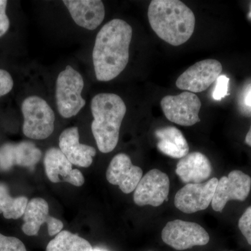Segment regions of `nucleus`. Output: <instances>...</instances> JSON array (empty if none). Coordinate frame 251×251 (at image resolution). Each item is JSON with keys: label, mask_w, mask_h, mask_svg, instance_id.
I'll use <instances>...</instances> for the list:
<instances>
[{"label": "nucleus", "mask_w": 251, "mask_h": 251, "mask_svg": "<svg viewBox=\"0 0 251 251\" xmlns=\"http://www.w3.org/2000/svg\"><path fill=\"white\" fill-rule=\"evenodd\" d=\"M133 29L122 19L109 21L96 37L92 58L96 77L108 82L115 79L126 67Z\"/></svg>", "instance_id": "1"}, {"label": "nucleus", "mask_w": 251, "mask_h": 251, "mask_svg": "<svg viewBox=\"0 0 251 251\" xmlns=\"http://www.w3.org/2000/svg\"><path fill=\"white\" fill-rule=\"evenodd\" d=\"M148 18L157 35L174 46L186 43L196 26L192 10L179 0H153L149 6Z\"/></svg>", "instance_id": "2"}, {"label": "nucleus", "mask_w": 251, "mask_h": 251, "mask_svg": "<svg viewBox=\"0 0 251 251\" xmlns=\"http://www.w3.org/2000/svg\"><path fill=\"white\" fill-rule=\"evenodd\" d=\"M94 120L92 131L99 151L111 152L116 148L120 127L126 106L120 96L112 93L97 94L91 103Z\"/></svg>", "instance_id": "3"}, {"label": "nucleus", "mask_w": 251, "mask_h": 251, "mask_svg": "<svg viewBox=\"0 0 251 251\" xmlns=\"http://www.w3.org/2000/svg\"><path fill=\"white\" fill-rule=\"evenodd\" d=\"M84 80L75 69L67 66L56 81V102L59 115L64 118L75 116L86 104L82 98Z\"/></svg>", "instance_id": "4"}, {"label": "nucleus", "mask_w": 251, "mask_h": 251, "mask_svg": "<svg viewBox=\"0 0 251 251\" xmlns=\"http://www.w3.org/2000/svg\"><path fill=\"white\" fill-rule=\"evenodd\" d=\"M21 110L24 117L23 131L27 138L44 140L53 133L55 115L44 99L38 96L27 97Z\"/></svg>", "instance_id": "5"}, {"label": "nucleus", "mask_w": 251, "mask_h": 251, "mask_svg": "<svg viewBox=\"0 0 251 251\" xmlns=\"http://www.w3.org/2000/svg\"><path fill=\"white\" fill-rule=\"evenodd\" d=\"M161 237L167 245L177 251L206 245L210 239L202 226L181 220L168 222L162 231Z\"/></svg>", "instance_id": "6"}, {"label": "nucleus", "mask_w": 251, "mask_h": 251, "mask_svg": "<svg viewBox=\"0 0 251 251\" xmlns=\"http://www.w3.org/2000/svg\"><path fill=\"white\" fill-rule=\"evenodd\" d=\"M165 116L180 126H191L201 122L199 112L202 103L196 94L184 92L176 96H166L161 102Z\"/></svg>", "instance_id": "7"}, {"label": "nucleus", "mask_w": 251, "mask_h": 251, "mask_svg": "<svg viewBox=\"0 0 251 251\" xmlns=\"http://www.w3.org/2000/svg\"><path fill=\"white\" fill-rule=\"evenodd\" d=\"M222 70V64L219 61L204 59L185 71L176 80V87L192 93L204 92L217 80Z\"/></svg>", "instance_id": "8"}, {"label": "nucleus", "mask_w": 251, "mask_h": 251, "mask_svg": "<svg viewBox=\"0 0 251 251\" xmlns=\"http://www.w3.org/2000/svg\"><path fill=\"white\" fill-rule=\"evenodd\" d=\"M251 189V178L240 171H233L228 176H224L218 181L214 198L211 202L213 209L222 212L227 202L244 201Z\"/></svg>", "instance_id": "9"}, {"label": "nucleus", "mask_w": 251, "mask_h": 251, "mask_svg": "<svg viewBox=\"0 0 251 251\" xmlns=\"http://www.w3.org/2000/svg\"><path fill=\"white\" fill-rule=\"evenodd\" d=\"M169 190L168 175L159 170H151L142 177L135 188L133 201L140 206H158L168 200Z\"/></svg>", "instance_id": "10"}, {"label": "nucleus", "mask_w": 251, "mask_h": 251, "mask_svg": "<svg viewBox=\"0 0 251 251\" xmlns=\"http://www.w3.org/2000/svg\"><path fill=\"white\" fill-rule=\"evenodd\" d=\"M218 181L214 177L201 184H186L176 193L175 206L186 214L204 210L212 202Z\"/></svg>", "instance_id": "11"}, {"label": "nucleus", "mask_w": 251, "mask_h": 251, "mask_svg": "<svg viewBox=\"0 0 251 251\" xmlns=\"http://www.w3.org/2000/svg\"><path fill=\"white\" fill-rule=\"evenodd\" d=\"M23 220L22 230L27 236L36 235L44 224H47L49 235L52 237L59 234L64 227L60 220L50 216L49 204L41 198H33L28 202Z\"/></svg>", "instance_id": "12"}, {"label": "nucleus", "mask_w": 251, "mask_h": 251, "mask_svg": "<svg viewBox=\"0 0 251 251\" xmlns=\"http://www.w3.org/2000/svg\"><path fill=\"white\" fill-rule=\"evenodd\" d=\"M143 175V170L133 166L128 155L121 153L114 156L110 161L106 178L109 183L117 185L122 192L128 194L135 191Z\"/></svg>", "instance_id": "13"}, {"label": "nucleus", "mask_w": 251, "mask_h": 251, "mask_svg": "<svg viewBox=\"0 0 251 251\" xmlns=\"http://www.w3.org/2000/svg\"><path fill=\"white\" fill-rule=\"evenodd\" d=\"M41 156V150L31 142L4 144L0 148V170L9 171L16 166L32 170Z\"/></svg>", "instance_id": "14"}, {"label": "nucleus", "mask_w": 251, "mask_h": 251, "mask_svg": "<svg viewBox=\"0 0 251 251\" xmlns=\"http://www.w3.org/2000/svg\"><path fill=\"white\" fill-rule=\"evenodd\" d=\"M46 175L52 183L66 181L75 186L85 183L83 175L79 170L73 169V164L58 148L49 149L44 156Z\"/></svg>", "instance_id": "15"}, {"label": "nucleus", "mask_w": 251, "mask_h": 251, "mask_svg": "<svg viewBox=\"0 0 251 251\" xmlns=\"http://www.w3.org/2000/svg\"><path fill=\"white\" fill-rule=\"evenodd\" d=\"M71 16L77 25L94 30L103 23L105 6L100 0H64Z\"/></svg>", "instance_id": "16"}, {"label": "nucleus", "mask_w": 251, "mask_h": 251, "mask_svg": "<svg viewBox=\"0 0 251 251\" xmlns=\"http://www.w3.org/2000/svg\"><path fill=\"white\" fill-rule=\"evenodd\" d=\"M79 139L77 127L67 128L59 136V150L73 165L88 168L92 165L97 152L93 147L81 144Z\"/></svg>", "instance_id": "17"}, {"label": "nucleus", "mask_w": 251, "mask_h": 251, "mask_svg": "<svg viewBox=\"0 0 251 251\" xmlns=\"http://www.w3.org/2000/svg\"><path fill=\"white\" fill-rule=\"evenodd\" d=\"M209 158L201 152L188 153L176 165V173L185 184H201L211 176Z\"/></svg>", "instance_id": "18"}, {"label": "nucleus", "mask_w": 251, "mask_h": 251, "mask_svg": "<svg viewBox=\"0 0 251 251\" xmlns=\"http://www.w3.org/2000/svg\"><path fill=\"white\" fill-rule=\"evenodd\" d=\"M158 138L157 148L171 158L181 159L189 152V146L181 130L174 126L160 128L155 131Z\"/></svg>", "instance_id": "19"}, {"label": "nucleus", "mask_w": 251, "mask_h": 251, "mask_svg": "<svg viewBox=\"0 0 251 251\" xmlns=\"http://www.w3.org/2000/svg\"><path fill=\"white\" fill-rule=\"evenodd\" d=\"M46 251H94V249L84 238L63 230L49 243Z\"/></svg>", "instance_id": "20"}, {"label": "nucleus", "mask_w": 251, "mask_h": 251, "mask_svg": "<svg viewBox=\"0 0 251 251\" xmlns=\"http://www.w3.org/2000/svg\"><path fill=\"white\" fill-rule=\"evenodd\" d=\"M28 204L25 196L13 198L6 184L0 183V214L6 219H18L24 215Z\"/></svg>", "instance_id": "21"}, {"label": "nucleus", "mask_w": 251, "mask_h": 251, "mask_svg": "<svg viewBox=\"0 0 251 251\" xmlns=\"http://www.w3.org/2000/svg\"><path fill=\"white\" fill-rule=\"evenodd\" d=\"M0 251H27L25 246L16 237L0 233Z\"/></svg>", "instance_id": "22"}, {"label": "nucleus", "mask_w": 251, "mask_h": 251, "mask_svg": "<svg viewBox=\"0 0 251 251\" xmlns=\"http://www.w3.org/2000/svg\"><path fill=\"white\" fill-rule=\"evenodd\" d=\"M239 228L251 245V206L248 207L239 220Z\"/></svg>", "instance_id": "23"}, {"label": "nucleus", "mask_w": 251, "mask_h": 251, "mask_svg": "<svg viewBox=\"0 0 251 251\" xmlns=\"http://www.w3.org/2000/svg\"><path fill=\"white\" fill-rule=\"evenodd\" d=\"M229 78L226 75H221L216 81L215 88L213 92V99L216 100H221L228 95Z\"/></svg>", "instance_id": "24"}, {"label": "nucleus", "mask_w": 251, "mask_h": 251, "mask_svg": "<svg viewBox=\"0 0 251 251\" xmlns=\"http://www.w3.org/2000/svg\"><path fill=\"white\" fill-rule=\"evenodd\" d=\"M14 87V80L9 72L0 69V97L9 94Z\"/></svg>", "instance_id": "25"}, {"label": "nucleus", "mask_w": 251, "mask_h": 251, "mask_svg": "<svg viewBox=\"0 0 251 251\" xmlns=\"http://www.w3.org/2000/svg\"><path fill=\"white\" fill-rule=\"evenodd\" d=\"M6 6L7 1L0 0V37L4 35L9 28V19L6 13Z\"/></svg>", "instance_id": "26"}, {"label": "nucleus", "mask_w": 251, "mask_h": 251, "mask_svg": "<svg viewBox=\"0 0 251 251\" xmlns=\"http://www.w3.org/2000/svg\"><path fill=\"white\" fill-rule=\"evenodd\" d=\"M242 103L246 108L249 109V111L251 110V85L249 86L244 92L242 98Z\"/></svg>", "instance_id": "27"}, {"label": "nucleus", "mask_w": 251, "mask_h": 251, "mask_svg": "<svg viewBox=\"0 0 251 251\" xmlns=\"http://www.w3.org/2000/svg\"><path fill=\"white\" fill-rule=\"evenodd\" d=\"M245 143L247 145H249V146L251 147V125L250 129H249L247 136H246Z\"/></svg>", "instance_id": "28"}, {"label": "nucleus", "mask_w": 251, "mask_h": 251, "mask_svg": "<svg viewBox=\"0 0 251 251\" xmlns=\"http://www.w3.org/2000/svg\"><path fill=\"white\" fill-rule=\"evenodd\" d=\"M94 251H104L100 250V249H94Z\"/></svg>", "instance_id": "29"}, {"label": "nucleus", "mask_w": 251, "mask_h": 251, "mask_svg": "<svg viewBox=\"0 0 251 251\" xmlns=\"http://www.w3.org/2000/svg\"><path fill=\"white\" fill-rule=\"evenodd\" d=\"M250 17L251 18V14H250Z\"/></svg>", "instance_id": "30"}]
</instances>
